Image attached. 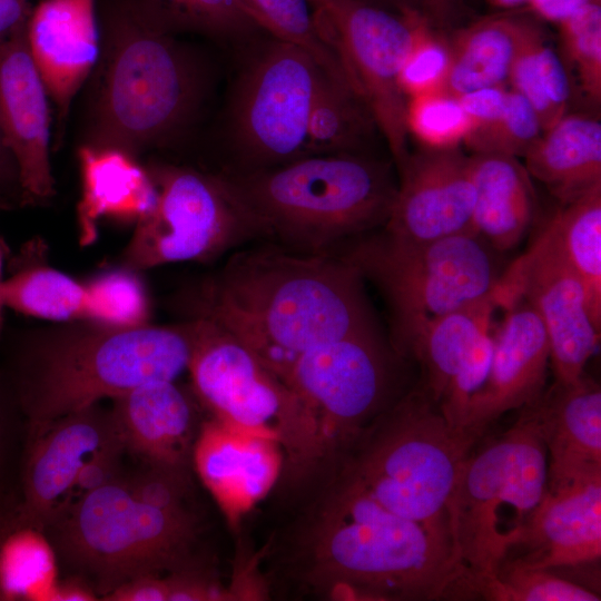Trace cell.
<instances>
[{
  "mask_svg": "<svg viewBox=\"0 0 601 601\" xmlns=\"http://www.w3.org/2000/svg\"><path fill=\"white\" fill-rule=\"evenodd\" d=\"M495 292L503 309L523 298L546 333L555 382L571 384L599 343L582 283L546 226L529 250L501 275Z\"/></svg>",
  "mask_w": 601,
  "mask_h": 601,
  "instance_id": "9a60e30c",
  "label": "cell"
},
{
  "mask_svg": "<svg viewBox=\"0 0 601 601\" xmlns=\"http://www.w3.org/2000/svg\"><path fill=\"white\" fill-rule=\"evenodd\" d=\"M112 401V417L127 452L148 465L187 471L196 440L195 411L175 381H150Z\"/></svg>",
  "mask_w": 601,
  "mask_h": 601,
  "instance_id": "cb8c5ba5",
  "label": "cell"
},
{
  "mask_svg": "<svg viewBox=\"0 0 601 601\" xmlns=\"http://www.w3.org/2000/svg\"><path fill=\"white\" fill-rule=\"evenodd\" d=\"M223 175L260 238L305 254L333 253L384 227L397 190L388 164L354 152Z\"/></svg>",
  "mask_w": 601,
  "mask_h": 601,
  "instance_id": "5b68a950",
  "label": "cell"
},
{
  "mask_svg": "<svg viewBox=\"0 0 601 601\" xmlns=\"http://www.w3.org/2000/svg\"><path fill=\"white\" fill-rule=\"evenodd\" d=\"M531 177L569 204L601 186V122L584 114H565L524 156Z\"/></svg>",
  "mask_w": 601,
  "mask_h": 601,
  "instance_id": "83f0119b",
  "label": "cell"
},
{
  "mask_svg": "<svg viewBox=\"0 0 601 601\" xmlns=\"http://www.w3.org/2000/svg\"><path fill=\"white\" fill-rule=\"evenodd\" d=\"M104 55L90 146L132 157L167 141L189 120L200 93L178 27L149 0H97Z\"/></svg>",
  "mask_w": 601,
  "mask_h": 601,
  "instance_id": "3957f363",
  "label": "cell"
},
{
  "mask_svg": "<svg viewBox=\"0 0 601 601\" xmlns=\"http://www.w3.org/2000/svg\"><path fill=\"white\" fill-rule=\"evenodd\" d=\"M487 3L496 9L502 10H513L518 9L523 4H526L528 0H486Z\"/></svg>",
  "mask_w": 601,
  "mask_h": 601,
  "instance_id": "11a10c76",
  "label": "cell"
},
{
  "mask_svg": "<svg viewBox=\"0 0 601 601\" xmlns=\"http://www.w3.org/2000/svg\"><path fill=\"white\" fill-rule=\"evenodd\" d=\"M463 0H423L421 14L435 28L450 23Z\"/></svg>",
  "mask_w": 601,
  "mask_h": 601,
  "instance_id": "816d5d0a",
  "label": "cell"
},
{
  "mask_svg": "<svg viewBox=\"0 0 601 601\" xmlns=\"http://www.w3.org/2000/svg\"><path fill=\"white\" fill-rule=\"evenodd\" d=\"M197 322L130 328L63 322L17 335L2 375L27 428L115 398L188 367Z\"/></svg>",
  "mask_w": 601,
  "mask_h": 601,
  "instance_id": "7a4b0ae2",
  "label": "cell"
},
{
  "mask_svg": "<svg viewBox=\"0 0 601 601\" xmlns=\"http://www.w3.org/2000/svg\"><path fill=\"white\" fill-rule=\"evenodd\" d=\"M546 454V489L601 474V388L584 374L554 384L531 404Z\"/></svg>",
  "mask_w": 601,
  "mask_h": 601,
  "instance_id": "603a6c76",
  "label": "cell"
},
{
  "mask_svg": "<svg viewBox=\"0 0 601 601\" xmlns=\"http://www.w3.org/2000/svg\"><path fill=\"white\" fill-rule=\"evenodd\" d=\"M29 0H0V40L30 14Z\"/></svg>",
  "mask_w": 601,
  "mask_h": 601,
  "instance_id": "f907efd6",
  "label": "cell"
},
{
  "mask_svg": "<svg viewBox=\"0 0 601 601\" xmlns=\"http://www.w3.org/2000/svg\"><path fill=\"white\" fill-rule=\"evenodd\" d=\"M486 245L473 234L413 240L382 229L354 238L333 253L381 292L394 339L430 317L493 292L500 275Z\"/></svg>",
  "mask_w": 601,
  "mask_h": 601,
  "instance_id": "9c48e42d",
  "label": "cell"
},
{
  "mask_svg": "<svg viewBox=\"0 0 601 601\" xmlns=\"http://www.w3.org/2000/svg\"><path fill=\"white\" fill-rule=\"evenodd\" d=\"M168 601L228 600L229 593L194 566L177 570L166 578Z\"/></svg>",
  "mask_w": 601,
  "mask_h": 601,
  "instance_id": "bcb514c9",
  "label": "cell"
},
{
  "mask_svg": "<svg viewBox=\"0 0 601 601\" xmlns=\"http://www.w3.org/2000/svg\"><path fill=\"white\" fill-rule=\"evenodd\" d=\"M374 127L370 109L354 88L325 72L308 116L307 156L354 152Z\"/></svg>",
  "mask_w": 601,
  "mask_h": 601,
  "instance_id": "d6a6232c",
  "label": "cell"
},
{
  "mask_svg": "<svg viewBox=\"0 0 601 601\" xmlns=\"http://www.w3.org/2000/svg\"><path fill=\"white\" fill-rule=\"evenodd\" d=\"M117 435L111 410L97 404L27 428L17 504L1 520L45 531L65 505L81 465Z\"/></svg>",
  "mask_w": 601,
  "mask_h": 601,
  "instance_id": "2e32d148",
  "label": "cell"
},
{
  "mask_svg": "<svg viewBox=\"0 0 601 601\" xmlns=\"http://www.w3.org/2000/svg\"><path fill=\"white\" fill-rule=\"evenodd\" d=\"M311 1H312L313 6H315V4L325 2V1H327V0H311Z\"/></svg>",
  "mask_w": 601,
  "mask_h": 601,
  "instance_id": "9f6ffc18",
  "label": "cell"
},
{
  "mask_svg": "<svg viewBox=\"0 0 601 601\" xmlns=\"http://www.w3.org/2000/svg\"><path fill=\"white\" fill-rule=\"evenodd\" d=\"M82 195L77 206L79 242L97 238V221L105 216L136 223L155 206L157 193L147 169L135 157L111 148L79 149Z\"/></svg>",
  "mask_w": 601,
  "mask_h": 601,
  "instance_id": "d4e9b609",
  "label": "cell"
},
{
  "mask_svg": "<svg viewBox=\"0 0 601 601\" xmlns=\"http://www.w3.org/2000/svg\"><path fill=\"white\" fill-rule=\"evenodd\" d=\"M413 38L400 72V87L406 99L443 92L451 50L449 38L420 12H411Z\"/></svg>",
  "mask_w": 601,
  "mask_h": 601,
  "instance_id": "74e56055",
  "label": "cell"
},
{
  "mask_svg": "<svg viewBox=\"0 0 601 601\" xmlns=\"http://www.w3.org/2000/svg\"><path fill=\"white\" fill-rule=\"evenodd\" d=\"M195 319L187 371L198 400L221 423L278 443L297 471L315 466L327 449L299 395L234 336Z\"/></svg>",
  "mask_w": 601,
  "mask_h": 601,
  "instance_id": "30bf717a",
  "label": "cell"
},
{
  "mask_svg": "<svg viewBox=\"0 0 601 601\" xmlns=\"http://www.w3.org/2000/svg\"><path fill=\"white\" fill-rule=\"evenodd\" d=\"M129 493L140 503L168 511H188L185 499L189 490L188 472L146 464L131 474H121Z\"/></svg>",
  "mask_w": 601,
  "mask_h": 601,
  "instance_id": "b9f144b4",
  "label": "cell"
},
{
  "mask_svg": "<svg viewBox=\"0 0 601 601\" xmlns=\"http://www.w3.org/2000/svg\"><path fill=\"white\" fill-rule=\"evenodd\" d=\"M580 278L589 316L601 329V186L561 205L545 224Z\"/></svg>",
  "mask_w": 601,
  "mask_h": 601,
  "instance_id": "4dcf8cb0",
  "label": "cell"
},
{
  "mask_svg": "<svg viewBox=\"0 0 601 601\" xmlns=\"http://www.w3.org/2000/svg\"><path fill=\"white\" fill-rule=\"evenodd\" d=\"M492 601H599L600 595L550 569L529 568L503 560L486 577L469 582L464 595Z\"/></svg>",
  "mask_w": 601,
  "mask_h": 601,
  "instance_id": "e575fe53",
  "label": "cell"
},
{
  "mask_svg": "<svg viewBox=\"0 0 601 601\" xmlns=\"http://www.w3.org/2000/svg\"><path fill=\"white\" fill-rule=\"evenodd\" d=\"M40 239L29 242L10 263L1 295L6 308L57 323L88 319V290L46 260Z\"/></svg>",
  "mask_w": 601,
  "mask_h": 601,
  "instance_id": "f546056e",
  "label": "cell"
},
{
  "mask_svg": "<svg viewBox=\"0 0 601 601\" xmlns=\"http://www.w3.org/2000/svg\"><path fill=\"white\" fill-rule=\"evenodd\" d=\"M324 73L307 51L277 39L252 60L231 112L235 142L250 164L247 169L307 157L308 116Z\"/></svg>",
  "mask_w": 601,
  "mask_h": 601,
  "instance_id": "4fadbf2b",
  "label": "cell"
},
{
  "mask_svg": "<svg viewBox=\"0 0 601 601\" xmlns=\"http://www.w3.org/2000/svg\"><path fill=\"white\" fill-rule=\"evenodd\" d=\"M546 447L532 405L465 457L447 506L456 593L492 574L546 491Z\"/></svg>",
  "mask_w": 601,
  "mask_h": 601,
  "instance_id": "52a82bcc",
  "label": "cell"
},
{
  "mask_svg": "<svg viewBox=\"0 0 601 601\" xmlns=\"http://www.w3.org/2000/svg\"><path fill=\"white\" fill-rule=\"evenodd\" d=\"M283 380L314 416L327 450L353 446L383 403L388 357L377 331H365L304 353Z\"/></svg>",
  "mask_w": 601,
  "mask_h": 601,
  "instance_id": "5bb4252c",
  "label": "cell"
},
{
  "mask_svg": "<svg viewBox=\"0 0 601 601\" xmlns=\"http://www.w3.org/2000/svg\"><path fill=\"white\" fill-rule=\"evenodd\" d=\"M19 414L13 395L0 371V514L11 510L18 500L10 476L16 465Z\"/></svg>",
  "mask_w": 601,
  "mask_h": 601,
  "instance_id": "7bdbcfd3",
  "label": "cell"
},
{
  "mask_svg": "<svg viewBox=\"0 0 601 601\" xmlns=\"http://www.w3.org/2000/svg\"><path fill=\"white\" fill-rule=\"evenodd\" d=\"M98 30L97 0H41L27 19L29 51L61 122L97 60Z\"/></svg>",
  "mask_w": 601,
  "mask_h": 601,
  "instance_id": "44dd1931",
  "label": "cell"
},
{
  "mask_svg": "<svg viewBox=\"0 0 601 601\" xmlns=\"http://www.w3.org/2000/svg\"><path fill=\"white\" fill-rule=\"evenodd\" d=\"M309 579L342 600L453 597L461 572L451 545L395 514L343 473L309 540Z\"/></svg>",
  "mask_w": 601,
  "mask_h": 601,
  "instance_id": "277c9868",
  "label": "cell"
},
{
  "mask_svg": "<svg viewBox=\"0 0 601 601\" xmlns=\"http://www.w3.org/2000/svg\"><path fill=\"white\" fill-rule=\"evenodd\" d=\"M500 307L495 290L472 304L430 317L392 339L395 349L416 359L421 385L437 405L480 336L492 327Z\"/></svg>",
  "mask_w": 601,
  "mask_h": 601,
  "instance_id": "4316f807",
  "label": "cell"
},
{
  "mask_svg": "<svg viewBox=\"0 0 601 601\" xmlns=\"http://www.w3.org/2000/svg\"><path fill=\"white\" fill-rule=\"evenodd\" d=\"M397 169L400 181L385 231L413 240L476 235L470 161L459 148L410 152Z\"/></svg>",
  "mask_w": 601,
  "mask_h": 601,
  "instance_id": "e0dca14e",
  "label": "cell"
},
{
  "mask_svg": "<svg viewBox=\"0 0 601 601\" xmlns=\"http://www.w3.org/2000/svg\"><path fill=\"white\" fill-rule=\"evenodd\" d=\"M509 96L510 88L502 85L475 89L457 98L471 119L472 130H474L499 119L506 108Z\"/></svg>",
  "mask_w": 601,
  "mask_h": 601,
  "instance_id": "f6af8a7d",
  "label": "cell"
},
{
  "mask_svg": "<svg viewBox=\"0 0 601 601\" xmlns=\"http://www.w3.org/2000/svg\"><path fill=\"white\" fill-rule=\"evenodd\" d=\"M86 286L87 321L118 328L149 324V298L137 272L120 267L95 276Z\"/></svg>",
  "mask_w": 601,
  "mask_h": 601,
  "instance_id": "8d00e7d4",
  "label": "cell"
},
{
  "mask_svg": "<svg viewBox=\"0 0 601 601\" xmlns=\"http://www.w3.org/2000/svg\"><path fill=\"white\" fill-rule=\"evenodd\" d=\"M98 594L82 578L75 575L59 581L52 601H92Z\"/></svg>",
  "mask_w": 601,
  "mask_h": 601,
  "instance_id": "f5cc1de1",
  "label": "cell"
},
{
  "mask_svg": "<svg viewBox=\"0 0 601 601\" xmlns=\"http://www.w3.org/2000/svg\"><path fill=\"white\" fill-rule=\"evenodd\" d=\"M313 12L321 39L366 104L398 167L410 154L400 72L413 38L411 12L365 0H327Z\"/></svg>",
  "mask_w": 601,
  "mask_h": 601,
  "instance_id": "7c38bea8",
  "label": "cell"
},
{
  "mask_svg": "<svg viewBox=\"0 0 601 601\" xmlns=\"http://www.w3.org/2000/svg\"><path fill=\"white\" fill-rule=\"evenodd\" d=\"M364 285L338 254L272 244L235 252L186 303L190 318L220 327L283 378L304 353L376 329Z\"/></svg>",
  "mask_w": 601,
  "mask_h": 601,
  "instance_id": "6da1fadb",
  "label": "cell"
},
{
  "mask_svg": "<svg viewBox=\"0 0 601 601\" xmlns=\"http://www.w3.org/2000/svg\"><path fill=\"white\" fill-rule=\"evenodd\" d=\"M475 443L420 384L362 431L344 471L386 509L451 545L447 506Z\"/></svg>",
  "mask_w": 601,
  "mask_h": 601,
  "instance_id": "8992f818",
  "label": "cell"
},
{
  "mask_svg": "<svg viewBox=\"0 0 601 601\" xmlns=\"http://www.w3.org/2000/svg\"><path fill=\"white\" fill-rule=\"evenodd\" d=\"M57 552L45 531L0 520V601H52Z\"/></svg>",
  "mask_w": 601,
  "mask_h": 601,
  "instance_id": "1f68e13d",
  "label": "cell"
},
{
  "mask_svg": "<svg viewBox=\"0 0 601 601\" xmlns=\"http://www.w3.org/2000/svg\"><path fill=\"white\" fill-rule=\"evenodd\" d=\"M406 129L427 149L459 148L472 130V121L457 97L434 92L408 98Z\"/></svg>",
  "mask_w": 601,
  "mask_h": 601,
  "instance_id": "ab89813d",
  "label": "cell"
},
{
  "mask_svg": "<svg viewBox=\"0 0 601 601\" xmlns=\"http://www.w3.org/2000/svg\"><path fill=\"white\" fill-rule=\"evenodd\" d=\"M169 587L166 578L159 574H142L132 578L108 594L106 601H168Z\"/></svg>",
  "mask_w": 601,
  "mask_h": 601,
  "instance_id": "c3c4849f",
  "label": "cell"
},
{
  "mask_svg": "<svg viewBox=\"0 0 601 601\" xmlns=\"http://www.w3.org/2000/svg\"><path fill=\"white\" fill-rule=\"evenodd\" d=\"M279 447L214 418L200 427L191 460L227 518L236 521L273 487L282 469Z\"/></svg>",
  "mask_w": 601,
  "mask_h": 601,
  "instance_id": "7402d4cb",
  "label": "cell"
},
{
  "mask_svg": "<svg viewBox=\"0 0 601 601\" xmlns=\"http://www.w3.org/2000/svg\"><path fill=\"white\" fill-rule=\"evenodd\" d=\"M45 532L57 554L101 599L132 578L194 566L197 524L191 512L140 503L121 475L67 504Z\"/></svg>",
  "mask_w": 601,
  "mask_h": 601,
  "instance_id": "ba28073f",
  "label": "cell"
},
{
  "mask_svg": "<svg viewBox=\"0 0 601 601\" xmlns=\"http://www.w3.org/2000/svg\"><path fill=\"white\" fill-rule=\"evenodd\" d=\"M600 556L601 474L546 489L503 560L552 570L598 562Z\"/></svg>",
  "mask_w": 601,
  "mask_h": 601,
  "instance_id": "ffe728a7",
  "label": "cell"
},
{
  "mask_svg": "<svg viewBox=\"0 0 601 601\" xmlns=\"http://www.w3.org/2000/svg\"><path fill=\"white\" fill-rule=\"evenodd\" d=\"M593 0H528L531 12L541 20L558 24Z\"/></svg>",
  "mask_w": 601,
  "mask_h": 601,
  "instance_id": "681fc988",
  "label": "cell"
},
{
  "mask_svg": "<svg viewBox=\"0 0 601 601\" xmlns=\"http://www.w3.org/2000/svg\"><path fill=\"white\" fill-rule=\"evenodd\" d=\"M493 331V351L482 386L471 396L460 430L477 442L504 413L534 403L544 392L550 348L543 324L520 298Z\"/></svg>",
  "mask_w": 601,
  "mask_h": 601,
  "instance_id": "d6986e66",
  "label": "cell"
},
{
  "mask_svg": "<svg viewBox=\"0 0 601 601\" xmlns=\"http://www.w3.org/2000/svg\"><path fill=\"white\" fill-rule=\"evenodd\" d=\"M475 189L474 230L499 252L514 248L531 227L536 198L530 174L516 157H469Z\"/></svg>",
  "mask_w": 601,
  "mask_h": 601,
  "instance_id": "484cf974",
  "label": "cell"
},
{
  "mask_svg": "<svg viewBox=\"0 0 601 601\" xmlns=\"http://www.w3.org/2000/svg\"><path fill=\"white\" fill-rule=\"evenodd\" d=\"M147 171L156 204L136 223L120 267L139 272L178 262H210L260 238L223 174L174 165H152Z\"/></svg>",
  "mask_w": 601,
  "mask_h": 601,
  "instance_id": "8fae6325",
  "label": "cell"
},
{
  "mask_svg": "<svg viewBox=\"0 0 601 601\" xmlns=\"http://www.w3.org/2000/svg\"><path fill=\"white\" fill-rule=\"evenodd\" d=\"M6 253H7V247L4 243L0 239V337L2 334L3 317H4V309H6V305L3 303L2 295H1V285L4 279L3 278V260L6 257Z\"/></svg>",
  "mask_w": 601,
  "mask_h": 601,
  "instance_id": "db71d44e",
  "label": "cell"
},
{
  "mask_svg": "<svg viewBox=\"0 0 601 601\" xmlns=\"http://www.w3.org/2000/svg\"><path fill=\"white\" fill-rule=\"evenodd\" d=\"M562 48L585 98L601 102V0H593L558 24Z\"/></svg>",
  "mask_w": 601,
  "mask_h": 601,
  "instance_id": "f35d334b",
  "label": "cell"
},
{
  "mask_svg": "<svg viewBox=\"0 0 601 601\" xmlns=\"http://www.w3.org/2000/svg\"><path fill=\"white\" fill-rule=\"evenodd\" d=\"M543 130L531 105L510 89L506 108L489 126L472 130L464 145L473 154H499L524 157Z\"/></svg>",
  "mask_w": 601,
  "mask_h": 601,
  "instance_id": "60d3db41",
  "label": "cell"
},
{
  "mask_svg": "<svg viewBox=\"0 0 601 601\" xmlns=\"http://www.w3.org/2000/svg\"><path fill=\"white\" fill-rule=\"evenodd\" d=\"M536 23L532 16L499 14L457 29L449 37L451 65L443 92L459 97L506 85L514 59Z\"/></svg>",
  "mask_w": 601,
  "mask_h": 601,
  "instance_id": "f1b7e54d",
  "label": "cell"
},
{
  "mask_svg": "<svg viewBox=\"0 0 601 601\" xmlns=\"http://www.w3.org/2000/svg\"><path fill=\"white\" fill-rule=\"evenodd\" d=\"M508 83L534 109L543 131L568 114L571 85L566 68L539 22L514 59Z\"/></svg>",
  "mask_w": 601,
  "mask_h": 601,
  "instance_id": "836d02e7",
  "label": "cell"
},
{
  "mask_svg": "<svg viewBox=\"0 0 601 601\" xmlns=\"http://www.w3.org/2000/svg\"><path fill=\"white\" fill-rule=\"evenodd\" d=\"M19 168L0 130V211H9L28 206Z\"/></svg>",
  "mask_w": 601,
  "mask_h": 601,
  "instance_id": "7dc6e473",
  "label": "cell"
},
{
  "mask_svg": "<svg viewBox=\"0 0 601 601\" xmlns=\"http://www.w3.org/2000/svg\"><path fill=\"white\" fill-rule=\"evenodd\" d=\"M124 452H126V450L119 434L95 452L81 465L76 475L69 496L62 508L83 494L118 479L122 473L121 456Z\"/></svg>",
  "mask_w": 601,
  "mask_h": 601,
  "instance_id": "ee69618b",
  "label": "cell"
},
{
  "mask_svg": "<svg viewBox=\"0 0 601 601\" xmlns=\"http://www.w3.org/2000/svg\"><path fill=\"white\" fill-rule=\"evenodd\" d=\"M239 3L259 29L307 51L327 75L351 85L317 32L311 0H239Z\"/></svg>",
  "mask_w": 601,
  "mask_h": 601,
  "instance_id": "d590c367",
  "label": "cell"
},
{
  "mask_svg": "<svg viewBox=\"0 0 601 601\" xmlns=\"http://www.w3.org/2000/svg\"><path fill=\"white\" fill-rule=\"evenodd\" d=\"M0 130L29 205L55 195L48 92L29 51L27 20L0 40Z\"/></svg>",
  "mask_w": 601,
  "mask_h": 601,
  "instance_id": "ac0fdd59",
  "label": "cell"
}]
</instances>
